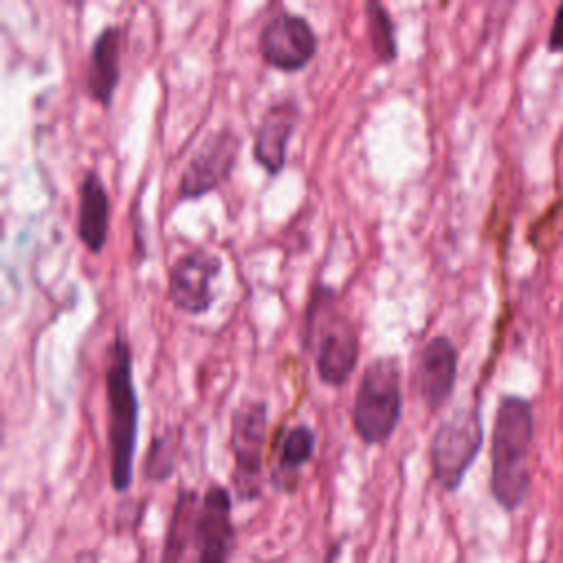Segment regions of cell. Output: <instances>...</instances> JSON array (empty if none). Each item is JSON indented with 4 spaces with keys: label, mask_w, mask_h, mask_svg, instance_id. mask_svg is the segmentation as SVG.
I'll use <instances>...</instances> for the list:
<instances>
[{
    "label": "cell",
    "mask_w": 563,
    "mask_h": 563,
    "mask_svg": "<svg viewBox=\"0 0 563 563\" xmlns=\"http://www.w3.org/2000/svg\"><path fill=\"white\" fill-rule=\"evenodd\" d=\"M534 438V413L528 398L501 396L490 444V493L504 510L523 504L530 488V446Z\"/></svg>",
    "instance_id": "6da1fadb"
},
{
    "label": "cell",
    "mask_w": 563,
    "mask_h": 563,
    "mask_svg": "<svg viewBox=\"0 0 563 563\" xmlns=\"http://www.w3.org/2000/svg\"><path fill=\"white\" fill-rule=\"evenodd\" d=\"M301 343L314 356L321 383L341 387L358 363V334L352 319L339 306V292L317 282L303 312Z\"/></svg>",
    "instance_id": "7a4b0ae2"
},
{
    "label": "cell",
    "mask_w": 563,
    "mask_h": 563,
    "mask_svg": "<svg viewBox=\"0 0 563 563\" xmlns=\"http://www.w3.org/2000/svg\"><path fill=\"white\" fill-rule=\"evenodd\" d=\"M108 400V453L110 484L117 493H128L134 477V453L139 435V394L132 380V350L128 336L119 330L106 365Z\"/></svg>",
    "instance_id": "3957f363"
},
{
    "label": "cell",
    "mask_w": 563,
    "mask_h": 563,
    "mask_svg": "<svg viewBox=\"0 0 563 563\" xmlns=\"http://www.w3.org/2000/svg\"><path fill=\"white\" fill-rule=\"evenodd\" d=\"M350 416L365 444H383L394 435L402 416L400 367L394 356H378L365 367Z\"/></svg>",
    "instance_id": "277c9868"
},
{
    "label": "cell",
    "mask_w": 563,
    "mask_h": 563,
    "mask_svg": "<svg viewBox=\"0 0 563 563\" xmlns=\"http://www.w3.org/2000/svg\"><path fill=\"white\" fill-rule=\"evenodd\" d=\"M482 442L484 424L477 405L455 409L438 424L431 440L429 457L431 473L442 490L453 493L462 486V479L475 462Z\"/></svg>",
    "instance_id": "5b68a950"
},
{
    "label": "cell",
    "mask_w": 563,
    "mask_h": 563,
    "mask_svg": "<svg viewBox=\"0 0 563 563\" xmlns=\"http://www.w3.org/2000/svg\"><path fill=\"white\" fill-rule=\"evenodd\" d=\"M268 427L266 400L242 402L231 418V453H233V490L240 501H257L262 497L264 442Z\"/></svg>",
    "instance_id": "8992f818"
},
{
    "label": "cell",
    "mask_w": 563,
    "mask_h": 563,
    "mask_svg": "<svg viewBox=\"0 0 563 563\" xmlns=\"http://www.w3.org/2000/svg\"><path fill=\"white\" fill-rule=\"evenodd\" d=\"M240 154V136L231 125L213 130L185 165L178 200H196L229 180Z\"/></svg>",
    "instance_id": "52a82bcc"
},
{
    "label": "cell",
    "mask_w": 563,
    "mask_h": 563,
    "mask_svg": "<svg viewBox=\"0 0 563 563\" xmlns=\"http://www.w3.org/2000/svg\"><path fill=\"white\" fill-rule=\"evenodd\" d=\"M319 40L301 13L282 9L268 18L257 37L262 59L284 73L301 70L317 53Z\"/></svg>",
    "instance_id": "ba28073f"
},
{
    "label": "cell",
    "mask_w": 563,
    "mask_h": 563,
    "mask_svg": "<svg viewBox=\"0 0 563 563\" xmlns=\"http://www.w3.org/2000/svg\"><path fill=\"white\" fill-rule=\"evenodd\" d=\"M222 271V257L207 249L196 246L187 253H183L172 271H169V284H167V297L169 301L187 314H205L213 303L211 284Z\"/></svg>",
    "instance_id": "9c48e42d"
},
{
    "label": "cell",
    "mask_w": 563,
    "mask_h": 563,
    "mask_svg": "<svg viewBox=\"0 0 563 563\" xmlns=\"http://www.w3.org/2000/svg\"><path fill=\"white\" fill-rule=\"evenodd\" d=\"M233 504L229 488L211 482L200 499L196 519V563H229L235 528H233Z\"/></svg>",
    "instance_id": "30bf717a"
},
{
    "label": "cell",
    "mask_w": 563,
    "mask_h": 563,
    "mask_svg": "<svg viewBox=\"0 0 563 563\" xmlns=\"http://www.w3.org/2000/svg\"><path fill=\"white\" fill-rule=\"evenodd\" d=\"M457 378V350L446 334L431 336L418 356L416 389L420 400L431 409H440L453 394Z\"/></svg>",
    "instance_id": "8fae6325"
},
{
    "label": "cell",
    "mask_w": 563,
    "mask_h": 563,
    "mask_svg": "<svg viewBox=\"0 0 563 563\" xmlns=\"http://www.w3.org/2000/svg\"><path fill=\"white\" fill-rule=\"evenodd\" d=\"M299 114V103L292 97L271 103L262 114L253 141V156L271 176H277L286 165L288 143L295 134Z\"/></svg>",
    "instance_id": "7c38bea8"
},
{
    "label": "cell",
    "mask_w": 563,
    "mask_h": 563,
    "mask_svg": "<svg viewBox=\"0 0 563 563\" xmlns=\"http://www.w3.org/2000/svg\"><path fill=\"white\" fill-rule=\"evenodd\" d=\"M123 29L117 24L103 26L92 44L86 70V92L90 99L110 108L114 90L121 81V53H123Z\"/></svg>",
    "instance_id": "4fadbf2b"
},
{
    "label": "cell",
    "mask_w": 563,
    "mask_h": 563,
    "mask_svg": "<svg viewBox=\"0 0 563 563\" xmlns=\"http://www.w3.org/2000/svg\"><path fill=\"white\" fill-rule=\"evenodd\" d=\"M110 233V196L97 172H86L79 185L77 235L90 253H101Z\"/></svg>",
    "instance_id": "5bb4252c"
},
{
    "label": "cell",
    "mask_w": 563,
    "mask_h": 563,
    "mask_svg": "<svg viewBox=\"0 0 563 563\" xmlns=\"http://www.w3.org/2000/svg\"><path fill=\"white\" fill-rule=\"evenodd\" d=\"M317 435L312 427L299 422L279 431L277 460L271 471V484L275 490L292 493L299 484V471L312 460Z\"/></svg>",
    "instance_id": "9a60e30c"
},
{
    "label": "cell",
    "mask_w": 563,
    "mask_h": 563,
    "mask_svg": "<svg viewBox=\"0 0 563 563\" xmlns=\"http://www.w3.org/2000/svg\"><path fill=\"white\" fill-rule=\"evenodd\" d=\"M200 495L196 488L183 486L174 499L172 517L165 530L161 563H183V556L189 545H194L196 519L200 508Z\"/></svg>",
    "instance_id": "2e32d148"
},
{
    "label": "cell",
    "mask_w": 563,
    "mask_h": 563,
    "mask_svg": "<svg viewBox=\"0 0 563 563\" xmlns=\"http://www.w3.org/2000/svg\"><path fill=\"white\" fill-rule=\"evenodd\" d=\"M365 15H367V29H369V44L378 62L389 64L398 57V42H396V29L389 11L378 0L365 2Z\"/></svg>",
    "instance_id": "e0dca14e"
},
{
    "label": "cell",
    "mask_w": 563,
    "mask_h": 563,
    "mask_svg": "<svg viewBox=\"0 0 563 563\" xmlns=\"http://www.w3.org/2000/svg\"><path fill=\"white\" fill-rule=\"evenodd\" d=\"M178 444L172 433L154 435L143 462V475L150 482H167L176 471Z\"/></svg>",
    "instance_id": "ac0fdd59"
},
{
    "label": "cell",
    "mask_w": 563,
    "mask_h": 563,
    "mask_svg": "<svg viewBox=\"0 0 563 563\" xmlns=\"http://www.w3.org/2000/svg\"><path fill=\"white\" fill-rule=\"evenodd\" d=\"M548 48L552 53H563V2L554 11L552 29H550V35H548Z\"/></svg>",
    "instance_id": "d6986e66"
}]
</instances>
